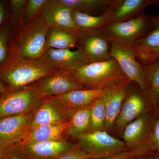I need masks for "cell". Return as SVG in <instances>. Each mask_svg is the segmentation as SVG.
Instances as JSON below:
<instances>
[{
    "label": "cell",
    "mask_w": 159,
    "mask_h": 159,
    "mask_svg": "<svg viewBox=\"0 0 159 159\" xmlns=\"http://www.w3.org/2000/svg\"><path fill=\"white\" fill-rule=\"evenodd\" d=\"M148 156H159L156 149L151 143L141 144L129 150L122 151L111 156L101 159H138Z\"/></svg>",
    "instance_id": "cell-26"
},
{
    "label": "cell",
    "mask_w": 159,
    "mask_h": 159,
    "mask_svg": "<svg viewBox=\"0 0 159 159\" xmlns=\"http://www.w3.org/2000/svg\"><path fill=\"white\" fill-rule=\"evenodd\" d=\"M111 41L101 30L80 32L77 47L83 53L88 63L111 59Z\"/></svg>",
    "instance_id": "cell-7"
},
{
    "label": "cell",
    "mask_w": 159,
    "mask_h": 159,
    "mask_svg": "<svg viewBox=\"0 0 159 159\" xmlns=\"http://www.w3.org/2000/svg\"><path fill=\"white\" fill-rule=\"evenodd\" d=\"M105 89H80L55 97L65 108H85L105 93Z\"/></svg>",
    "instance_id": "cell-19"
},
{
    "label": "cell",
    "mask_w": 159,
    "mask_h": 159,
    "mask_svg": "<svg viewBox=\"0 0 159 159\" xmlns=\"http://www.w3.org/2000/svg\"><path fill=\"white\" fill-rule=\"evenodd\" d=\"M138 159H159V156H148L142 157Z\"/></svg>",
    "instance_id": "cell-37"
},
{
    "label": "cell",
    "mask_w": 159,
    "mask_h": 159,
    "mask_svg": "<svg viewBox=\"0 0 159 159\" xmlns=\"http://www.w3.org/2000/svg\"><path fill=\"white\" fill-rule=\"evenodd\" d=\"M48 29L43 16L32 24L22 42L21 57L31 59L43 57L47 48Z\"/></svg>",
    "instance_id": "cell-8"
},
{
    "label": "cell",
    "mask_w": 159,
    "mask_h": 159,
    "mask_svg": "<svg viewBox=\"0 0 159 159\" xmlns=\"http://www.w3.org/2000/svg\"><path fill=\"white\" fill-rule=\"evenodd\" d=\"M6 159H20L18 157L16 156L13 153L12 148L9 149L6 152Z\"/></svg>",
    "instance_id": "cell-34"
},
{
    "label": "cell",
    "mask_w": 159,
    "mask_h": 159,
    "mask_svg": "<svg viewBox=\"0 0 159 159\" xmlns=\"http://www.w3.org/2000/svg\"><path fill=\"white\" fill-rule=\"evenodd\" d=\"M71 122L42 125L31 130L25 140L20 146L48 141H58L70 127Z\"/></svg>",
    "instance_id": "cell-21"
},
{
    "label": "cell",
    "mask_w": 159,
    "mask_h": 159,
    "mask_svg": "<svg viewBox=\"0 0 159 159\" xmlns=\"http://www.w3.org/2000/svg\"><path fill=\"white\" fill-rule=\"evenodd\" d=\"M25 0H12L11 1V6L12 12L15 16L19 15L22 11L25 5L27 4Z\"/></svg>",
    "instance_id": "cell-33"
},
{
    "label": "cell",
    "mask_w": 159,
    "mask_h": 159,
    "mask_svg": "<svg viewBox=\"0 0 159 159\" xmlns=\"http://www.w3.org/2000/svg\"><path fill=\"white\" fill-rule=\"evenodd\" d=\"M150 5L159 6V0H116L111 24L128 20L143 15L145 14V8Z\"/></svg>",
    "instance_id": "cell-18"
},
{
    "label": "cell",
    "mask_w": 159,
    "mask_h": 159,
    "mask_svg": "<svg viewBox=\"0 0 159 159\" xmlns=\"http://www.w3.org/2000/svg\"><path fill=\"white\" fill-rule=\"evenodd\" d=\"M9 31V27L7 26L0 31V64L5 61L7 56V43Z\"/></svg>",
    "instance_id": "cell-31"
},
{
    "label": "cell",
    "mask_w": 159,
    "mask_h": 159,
    "mask_svg": "<svg viewBox=\"0 0 159 159\" xmlns=\"http://www.w3.org/2000/svg\"><path fill=\"white\" fill-rule=\"evenodd\" d=\"M44 99L38 87L32 86L6 91L0 97V119L34 112Z\"/></svg>",
    "instance_id": "cell-4"
},
{
    "label": "cell",
    "mask_w": 159,
    "mask_h": 159,
    "mask_svg": "<svg viewBox=\"0 0 159 159\" xmlns=\"http://www.w3.org/2000/svg\"><path fill=\"white\" fill-rule=\"evenodd\" d=\"M148 84L147 93L154 108H159V60L143 66Z\"/></svg>",
    "instance_id": "cell-25"
},
{
    "label": "cell",
    "mask_w": 159,
    "mask_h": 159,
    "mask_svg": "<svg viewBox=\"0 0 159 159\" xmlns=\"http://www.w3.org/2000/svg\"><path fill=\"white\" fill-rule=\"evenodd\" d=\"M42 16L49 28H55L78 36L80 31L75 25L73 10L60 0L48 1L43 8Z\"/></svg>",
    "instance_id": "cell-9"
},
{
    "label": "cell",
    "mask_w": 159,
    "mask_h": 159,
    "mask_svg": "<svg viewBox=\"0 0 159 159\" xmlns=\"http://www.w3.org/2000/svg\"><path fill=\"white\" fill-rule=\"evenodd\" d=\"M61 2L72 10L91 15L107 9L112 0H60Z\"/></svg>",
    "instance_id": "cell-24"
},
{
    "label": "cell",
    "mask_w": 159,
    "mask_h": 159,
    "mask_svg": "<svg viewBox=\"0 0 159 159\" xmlns=\"http://www.w3.org/2000/svg\"><path fill=\"white\" fill-rule=\"evenodd\" d=\"M6 153L0 148V159H6Z\"/></svg>",
    "instance_id": "cell-38"
},
{
    "label": "cell",
    "mask_w": 159,
    "mask_h": 159,
    "mask_svg": "<svg viewBox=\"0 0 159 159\" xmlns=\"http://www.w3.org/2000/svg\"><path fill=\"white\" fill-rule=\"evenodd\" d=\"M148 104L153 106L152 102L147 93L140 94L134 93L125 99L116 120L119 128L125 127L129 123L140 116L143 115L148 110Z\"/></svg>",
    "instance_id": "cell-15"
},
{
    "label": "cell",
    "mask_w": 159,
    "mask_h": 159,
    "mask_svg": "<svg viewBox=\"0 0 159 159\" xmlns=\"http://www.w3.org/2000/svg\"><path fill=\"white\" fill-rule=\"evenodd\" d=\"M5 16V9L2 3L0 2V25L2 24Z\"/></svg>",
    "instance_id": "cell-35"
},
{
    "label": "cell",
    "mask_w": 159,
    "mask_h": 159,
    "mask_svg": "<svg viewBox=\"0 0 159 159\" xmlns=\"http://www.w3.org/2000/svg\"><path fill=\"white\" fill-rule=\"evenodd\" d=\"M155 21L154 16L144 14L128 20L111 23L101 30L110 41L130 47L150 32Z\"/></svg>",
    "instance_id": "cell-3"
},
{
    "label": "cell",
    "mask_w": 159,
    "mask_h": 159,
    "mask_svg": "<svg viewBox=\"0 0 159 159\" xmlns=\"http://www.w3.org/2000/svg\"><path fill=\"white\" fill-rule=\"evenodd\" d=\"M112 154L102 152H87L77 150L64 155L59 159H101L112 155Z\"/></svg>",
    "instance_id": "cell-29"
},
{
    "label": "cell",
    "mask_w": 159,
    "mask_h": 159,
    "mask_svg": "<svg viewBox=\"0 0 159 159\" xmlns=\"http://www.w3.org/2000/svg\"><path fill=\"white\" fill-rule=\"evenodd\" d=\"M78 36L55 28H49L47 40V48L58 50L71 49L77 47Z\"/></svg>",
    "instance_id": "cell-23"
},
{
    "label": "cell",
    "mask_w": 159,
    "mask_h": 159,
    "mask_svg": "<svg viewBox=\"0 0 159 159\" xmlns=\"http://www.w3.org/2000/svg\"><path fill=\"white\" fill-rule=\"evenodd\" d=\"M138 61L142 66L150 64L159 60V20L156 21L148 34L130 47Z\"/></svg>",
    "instance_id": "cell-11"
},
{
    "label": "cell",
    "mask_w": 159,
    "mask_h": 159,
    "mask_svg": "<svg viewBox=\"0 0 159 159\" xmlns=\"http://www.w3.org/2000/svg\"><path fill=\"white\" fill-rule=\"evenodd\" d=\"M116 1L112 0L106 10L98 16L91 15L73 10L74 22L80 32L101 30L111 24L115 11Z\"/></svg>",
    "instance_id": "cell-16"
},
{
    "label": "cell",
    "mask_w": 159,
    "mask_h": 159,
    "mask_svg": "<svg viewBox=\"0 0 159 159\" xmlns=\"http://www.w3.org/2000/svg\"><path fill=\"white\" fill-rule=\"evenodd\" d=\"M77 136L89 152L116 154L122 151L125 145L124 142L103 131L83 133Z\"/></svg>",
    "instance_id": "cell-12"
},
{
    "label": "cell",
    "mask_w": 159,
    "mask_h": 159,
    "mask_svg": "<svg viewBox=\"0 0 159 159\" xmlns=\"http://www.w3.org/2000/svg\"><path fill=\"white\" fill-rule=\"evenodd\" d=\"M155 18L156 19L158 20H159V13L156 16H154Z\"/></svg>",
    "instance_id": "cell-39"
},
{
    "label": "cell",
    "mask_w": 159,
    "mask_h": 159,
    "mask_svg": "<svg viewBox=\"0 0 159 159\" xmlns=\"http://www.w3.org/2000/svg\"><path fill=\"white\" fill-rule=\"evenodd\" d=\"M59 71L42 58L31 59L21 57L2 78L9 87L7 91L13 90L23 88Z\"/></svg>",
    "instance_id": "cell-2"
},
{
    "label": "cell",
    "mask_w": 159,
    "mask_h": 159,
    "mask_svg": "<svg viewBox=\"0 0 159 159\" xmlns=\"http://www.w3.org/2000/svg\"><path fill=\"white\" fill-rule=\"evenodd\" d=\"M38 88L43 98L59 97L74 90L85 89L62 70L43 78Z\"/></svg>",
    "instance_id": "cell-10"
},
{
    "label": "cell",
    "mask_w": 159,
    "mask_h": 159,
    "mask_svg": "<svg viewBox=\"0 0 159 159\" xmlns=\"http://www.w3.org/2000/svg\"><path fill=\"white\" fill-rule=\"evenodd\" d=\"M47 0H29L27 1L26 8V16L30 19L35 16L43 8Z\"/></svg>",
    "instance_id": "cell-30"
},
{
    "label": "cell",
    "mask_w": 159,
    "mask_h": 159,
    "mask_svg": "<svg viewBox=\"0 0 159 159\" xmlns=\"http://www.w3.org/2000/svg\"><path fill=\"white\" fill-rule=\"evenodd\" d=\"M151 140L159 155V114L157 117L152 131Z\"/></svg>",
    "instance_id": "cell-32"
},
{
    "label": "cell",
    "mask_w": 159,
    "mask_h": 159,
    "mask_svg": "<svg viewBox=\"0 0 159 159\" xmlns=\"http://www.w3.org/2000/svg\"><path fill=\"white\" fill-rule=\"evenodd\" d=\"M34 112L0 119V148L3 151L6 153L22 144L31 131Z\"/></svg>",
    "instance_id": "cell-5"
},
{
    "label": "cell",
    "mask_w": 159,
    "mask_h": 159,
    "mask_svg": "<svg viewBox=\"0 0 159 159\" xmlns=\"http://www.w3.org/2000/svg\"><path fill=\"white\" fill-rule=\"evenodd\" d=\"M105 93L97 98L91 106V123L95 128H101L105 125L106 117Z\"/></svg>",
    "instance_id": "cell-28"
},
{
    "label": "cell",
    "mask_w": 159,
    "mask_h": 159,
    "mask_svg": "<svg viewBox=\"0 0 159 159\" xmlns=\"http://www.w3.org/2000/svg\"><path fill=\"white\" fill-rule=\"evenodd\" d=\"M70 122L68 129L70 133L77 136L84 133L91 123V107L77 111L72 116Z\"/></svg>",
    "instance_id": "cell-27"
},
{
    "label": "cell",
    "mask_w": 159,
    "mask_h": 159,
    "mask_svg": "<svg viewBox=\"0 0 159 159\" xmlns=\"http://www.w3.org/2000/svg\"><path fill=\"white\" fill-rule=\"evenodd\" d=\"M32 155L42 159H48L59 156L68 150L70 145L63 140L48 141L23 145Z\"/></svg>",
    "instance_id": "cell-22"
},
{
    "label": "cell",
    "mask_w": 159,
    "mask_h": 159,
    "mask_svg": "<svg viewBox=\"0 0 159 159\" xmlns=\"http://www.w3.org/2000/svg\"><path fill=\"white\" fill-rule=\"evenodd\" d=\"M6 91H7V89H6V86L3 83L2 81L0 80V97L3 93H5Z\"/></svg>",
    "instance_id": "cell-36"
},
{
    "label": "cell",
    "mask_w": 159,
    "mask_h": 159,
    "mask_svg": "<svg viewBox=\"0 0 159 159\" xmlns=\"http://www.w3.org/2000/svg\"><path fill=\"white\" fill-rule=\"evenodd\" d=\"M42 58L58 70H68L88 64L79 49L73 51L47 48Z\"/></svg>",
    "instance_id": "cell-13"
},
{
    "label": "cell",
    "mask_w": 159,
    "mask_h": 159,
    "mask_svg": "<svg viewBox=\"0 0 159 159\" xmlns=\"http://www.w3.org/2000/svg\"><path fill=\"white\" fill-rule=\"evenodd\" d=\"M63 108L64 107L55 97L44 98L34 112L31 131L42 125L66 122Z\"/></svg>",
    "instance_id": "cell-14"
},
{
    "label": "cell",
    "mask_w": 159,
    "mask_h": 159,
    "mask_svg": "<svg viewBox=\"0 0 159 159\" xmlns=\"http://www.w3.org/2000/svg\"><path fill=\"white\" fill-rule=\"evenodd\" d=\"M130 81H125L106 90V117L105 125L107 127L111 126L116 120L122 102L126 97V87Z\"/></svg>",
    "instance_id": "cell-20"
},
{
    "label": "cell",
    "mask_w": 159,
    "mask_h": 159,
    "mask_svg": "<svg viewBox=\"0 0 159 159\" xmlns=\"http://www.w3.org/2000/svg\"><path fill=\"white\" fill-rule=\"evenodd\" d=\"M110 55L118 63L122 72L139 88L148 92V84L142 66L137 60L130 47H124L111 41Z\"/></svg>",
    "instance_id": "cell-6"
},
{
    "label": "cell",
    "mask_w": 159,
    "mask_h": 159,
    "mask_svg": "<svg viewBox=\"0 0 159 159\" xmlns=\"http://www.w3.org/2000/svg\"><path fill=\"white\" fill-rule=\"evenodd\" d=\"M157 119V118H156ZM147 114H143L125 126L123 139L126 143L132 145L135 143H152V131L155 120Z\"/></svg>",
    "instance_id": "cell-17"
},
{
    "label": "cell",
    "mask_w": 159,
    "mask_h": 159,
    "mask_svg": "<svg viewBox=\"0 0 159 159\" xmlns=\"http://www.w3.org/2000/svg\"><path fill=\"white\" fill-rule=\"evenodd\" d=\"M62 71L85 89H105L129 80L112 58Z\"/></svg>",
    "instance_id": "cell-1"
}]
</instances>
